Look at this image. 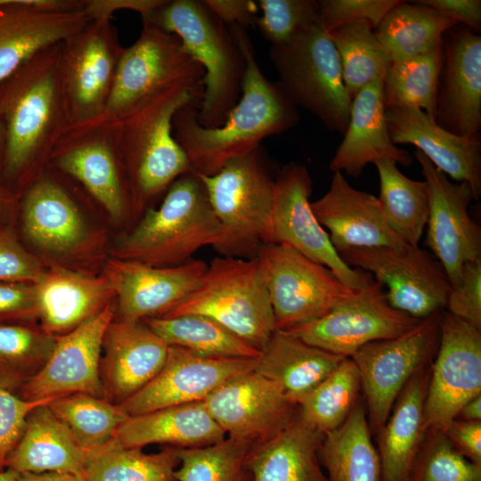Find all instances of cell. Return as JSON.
Wrapping results in <instances>:
<instances>
[{"instance_id": "d590c367", "label": "cell", "mask_w": 481, "mask_h": 481, "mask_svg": "<svg viewBox=\"0 0 481 481\" xmlns=\"http://www.w3.org/2000/svg\"><path fill=\"white\" fill-rule=\"evenodd\" d=\"M371 434L367 413L356 404L341 426L324 435L319 461L328 481H381L380 460Z\"/></svg>"}, {"instance_id": "ba28073f", "label": "cell", "mask_w": 481, "mask_h": 481, "mask_svg": "<svg viewBox=\"0 0 481 481\" xmlns=\"http://www.w3.org/2000/svg\"><path fill=\"white\" fill-rule=\"evenodd\" d=\"M202 66L179 37L143 22L138 39L125 48L102 114L119 119L160 96L178 89L203 98Z\"/></svg>"}, {"instance_id": "9f6ffc18", "label": "cell", "mask_w": 481, "mask_h": 481, "mask_svg": "<svg viewBox=\"0 0 481 481\" xmlns=\"http://www.w3.org/2000/svg\"><path fill=\"white\" fill-rule=\"evenodd\" d=\"M415 2L435 9L477 33L481 30L480 0H419Z\"/></svg>"}, {"instance_id": "4316f807", "label": "cell", "mask_w": 481, "mask_h": 481, "mask_svg": "<svg viewBox=\"0 0 481 481\" xmlns=\"http://www.w3.org/2000/svg\"><path fill=\"white\" fill-rule=\"evenodd\" d=\"M47 167L19 197L21 230L32 244L65 252L82 241L85 224L63 174Z\"/></svg>"}, {"instance_id": "f907efd6", "label": "cell", "mask_w": 481, "mask_h": 481, "mask_svg": "<svg viewBox=\"0 0 481 481\" xmlns=\"http://www.w3.org/2000/svg\"><path fill=\"white\" fill-rule=\"evenodd\" d=\"M45 270L20 241L11 224H0V281L37 283Z\"/></svg>"}, {"instance_id": "e575fe53", "label": "cell", "mask_w": 481, "mask_h": 481, "mask_svg": "<svg viewBox=\"0 0 481 481\" xmlns=\"http://www.w3.org/2000/svg\"><path fill=\"white\" fill-rule=\"evenodd\" d=\"M323 436L298 414L287 428L250 451L252 481H328L319 461Z\"/></svg>"}, {"instance_id": "db71d44e", "label": "cell", "mask_w": 481, "mask_h": 481, "mask_svg": "<svg viewBox=\"0 0 481 481\" xmlns=\"http://www.w3.org/2000/svg\"><path fill=\"white\" fill-rule=\"evenodd\" d=\"M34 283L0 281V322L37 319Z\"/></svg>"}, {"instance_id": "7402d4cb", "label": "cell", "mask_w": 481, "mask_h": 481, "mask_svg": "<svg viewBox=\"0 0 481 481\" xmlns=\"http://www.w3.org/2000/svg\"><path fill=\"white\" fill-rule=\"evenodd\" d=\"M115 312L116 306L110 303L75 330L57 337L44 368L17 395L31 401L73 393L104 398L100 361L103 337Z\"/></svg>"}, {"instance_id": "277c9868", "label": "cell", "mask_w": 481, "mask_h": 481, "mask_svg": "<svg viewBox=\"0 0 481 481\" xmlns=\"http://www.w3.org/2000/svg\"><path fill=\"white\" fill-rule=\"evenodd\" d=\"M220 231L205 185L190 169L171 183L158 208H147L118 241L114 255L151 266H175L192 259L200 249L213 247Z\"/></svg>"}, {"instance_id": "680465c9", "label": "cell", "mask_w": 481, "mask_h": 481, "mask_svg": "<svg viewBox=\"0 0 481 481\" xmlns=\"http://www.w3.org/2000/svg\"><path fill=\"white\" fill-rule=\"evenodd\" d=\"M208 9L226 25L247 29L254 25L257 4L251 0H204Z\"/></svg>"}, {"instance_id": "52a82bcc", "label": "cell", "mask_w": 481, "mask_h": 481, "mask_svg": "<svg viewBox=\"0 0 481 481\" xmlns=\"http://www.w3.org/2000/svg\"><path fill=\"white\" fill-rule=\"evenodd\" d=\"M198 175L221 228L213 248L224 257L255 258L269 224L275 179L262 146L213 175Z\"/></svg>"}, {"instance_id": "6f0895ef", "label": "cell", "mask_w": 481, "mask_h": 481, "mask_svg": "<svg viewBox=\"0 0 481 481\" xmlns=\"http://www.w3.org/2000/svg\"><path fill=\"white\" fill-rule=\"evenodd\" d=\"M166 0H84V10L93 19L111 18L113 12L122 9L140 13L147 20Z\"/></svg>"}, {"instance_id": "11a10c76", "label": "cell", "mask_w": 481, "mask_h": 481, "mask_svg": "<svg viewBox=\"0 0 481 481\" xmlns=\"http://www.w3.org/2000/svg\"><path fill=\"white\" fill-rule=\"evenodd\" d=\"M444 433L461 455L481 467V421L454 419Z\"/></svg>"}, {"instance_id": "cb8c5ba5", "label": "cell", "mask_w": 481, "mask_h": 481, "mask_svg": "<svg viewBox=\"0 0 481 481\" xmlns=\"http://www.w3.org/2000/svg\"><path fill=\"white\" fill-rule=\"evenodd\" d=\"M168 346L143 322L113 319L106 329L100 361L103 397L121 404L161 370Z\"/></svg>"}, {"instance_id": "484cf974", "label": "cell", "mask_w": 481, "mask_h": 481, "mask_svg": "<svg viewBox=\"0 0 481 481\" xmlns=\"http://www.w3.org/2000/svg\"><path fill=\"white\" fill-rule=\"evenodd\" d=\"M311 208L338 251L349 248L406 244L387 223L374 195L352 187L342 173L333 174L328 192Z\"/></svg>"}, {"instance_id": "8fae6325", "label": "cell", "mask_w": 481, "mask_h": 481, "mask_svg": "<svg viewBox=\"0 0 481 481\" xmlns=\"http://www.w3.org/2000/svg\"><path fill=\"white\" fill-rule=\"evenodd\" d=\"M49 167L78 183L115 219L134 200L122 160L116 121L104 114L71 125L61 136Z\"/></svg>"}, {"instance_id": "ffe728a7", "label": "cell", "mask_w": 481, "mask_h": 481, "mask_svg": "<svg viewBox=\"0 0 481 481\" xmlns=\"http://www.w3.org/2000/svg\"><path fill=\"white\" fill-rule=\"evenodd\" d=\"M256 359L217 358L169 346L159 373L119 406L135 416L166 407L204 401L225 382L257 366Z\"/></svg>"}, {"instance_id": "be15d7a7", "label": "cell", "mask_w": 481, "mask_h": 481, "mask_svg": "<svg viewBox=\"0 0 481 481\" xmlns=\"http://www.w3.org/2000/svg\"><path fill=\"white\" fill-rule=\"evenodd\" d=\"M4 149H5V134H4V126L0 122V183H1V175H2V170H3L4 157Z\"/></svg>"}, {"instance_id": "7dc6e473", "label": "cell", "mask_w": 481, "mask_h": 481, "mask_svg": "<svg viewBox=\"0 0 481 481\" xmlns=\"http://www.w3.org/2000/svg\"><path fill=\"white\" fill-rule=\"evenodd\" d=\"M410 481H481V467L461 455L442 431H428Z\"/></svg>"}, {"instance_id": "7c38bea8", "label": "cell", "mask_w": 481, "mask_h": 481, "mask_svg": "<svg viewBox=\"0 0 481 481\" xmlns=\"http://www.w3.org/2000/svg\"><path fill=\"white\" fill-rule=\"evenodd\" d=\"M313 182L307 168L295 161L284 165L274 179L272 213L263 244H285L329 268L352 290L368 285V272L348 266L316 219L309 198Z\"/></svg>"}, {"instance_id": "6125c7cd", "label": "cell", "mask_w": 481, "mask_h": 481, "mask_svg": "<svg viewBox=\"0 0 481 481\" xmlns=\"http://www.w3.org/2000/svg\"><path fill=\"white\" fill-rule=\"evenodd\" d=\"M455 419L467 421H481V394L464 404Z\"/></svg>"}, {"instance_id": "9a60e30c", "label": "cell", "mask_w": 481, "mask_h": 481, "mask_svg": "<svg viewBox=\"0 0 481 481\" xmlns=\"http://www.w3.org/2000/svg\"><path fill=\"white\" fill-rule=\"evenodd\" d=\"M124 50L111 18L93 19L61 42L60 76L71 125L104 112Z\"/></svg>"}, {"instance_id": "bcb514c9", "label": "cell", "mask_w": 481, "mask_h": 481, "mask_svg": "<svg viewBox=\"0 0 481 481\" xmlns=\"http://www.w3.org/2000/svg\"><path fill=\"white\" fill-rule=\"evenodd\" d=\"M251 448L230 437L200 447L175 448L176 481H243Z\"/></svg>"}, {"instance_id": "5bb4252c", "label": "cell", "mask_w": 481, "mask_h": 481, "mask_svg": "<svg viewBox=\"0 0 481 481\" xmlns=\"http://www.w3.org/2000/svg\"><path fill=\"white\" fill-rule=\"evenodd\" d=\"M350 267L368 272L387 288L389 305L414 318L443 311L452 289L442 264L419 246L349 248L338 251Z\"/></svg>"}, {"instance_id": "f1b7e54d", "label": "cell", "mask_w": 481, "mask_h": 481, "mask_svg": "<svg viewBox=\"0 0 481 481\" xmlns=\"http://www.w3.org/2000/svg\"><path fill=\"white\" fill-rule=\"evenodd\" d=\"M91 20L85 10L48 12L21 0H0V83L36 53L62 42Z\"/></svg>"}, {"instance_id": "d6986e66", "label": "cell", "mask_w": 481, "mask_h": 481, "mask_svg": "<svg viewBox=\"0 0 481 481\" xmlns=\"http://www.w3.org/2000/svg\"><path fill=\"white\" fill-rule=\"evenodd\" d=\"M413 157L421 167L429 195L425 244L454 287L463 265L481 257V230L468 211L473 194L466 182H451L419 151Z\"/></svg>"}, {"instance_id": "8d00e7d4", "label": "cell", "mask_w": 481, "mask_h": 481, "mask_svg": "<svg viewBox=\"0 0 481 481\" xmlns=\"http://www.w3.org/2000/svg\"><path fill=\"white\" fill-rule=\"evenodd\" d=\"M457 24L431 7L403 1L373 31L391 62H397L429 52L441 43L443 34Z\"/></svg>"}, {"instance_id": "ac0fdd59", "label": "cell", "mask_w": 481, "mask_h": 481, "mask_svg": "<svg viewBox=\"0 0 481 481\" xmlns=\"http://www.w3.org/2000/svg\"><path fill=\"white\" fill-rule=\"evenodd\" d=\"M203 402L225 436L251 450L287 428L298 414L282 388L255 371L225 382Z\"/></svg>"}, {"instance_id": "d4e9b609", "label": "cell", "mask_w": 481, "mask_h": 481, "mask_svg": "<svg viewBox=\"0 0 481 481\" xmlns=\"http://www.w3.org/2000/svg\"><path fill=\"white\" fill-rule=\"evenodd\" d=\"M388 133L397 144H412L447 176L466 182L473 198L481 194V139L461 137L439 126L416 108H385Z\"/></svg>"}, {"instance_id": "816d5d0a", "label": "cell", "mask_w": 481, "mask_h": 481, "mask_svg": "<svg viewBox=\"0 0 481 481\" xmlns=\"http://www.w3.org/2000/svg\"><path fill=\"white\" fill-rule=\"evenodd\" d=\"M56 397L26 400L0 385V471L5 469L7 457L21 437L30 412Z\"/></svg>"}, {"instance_id": "f546056e", "label": "cell", "mask_w": 481, "mask_h": 481, "mask_svg": "<svg viewBox=\"0 0 481 481\" xmlns=\"http://www.w3.org/2000/svg\"><path fill=\"white\" fill-rule=\"evenodd\" d=\"M35 285L40 327L55 338L98 314L116 296L106 275L89 277L64 269L45 271Z\"/></svg>"}, {"instance_id": "f6af8a7d", "label": "cell", "mask_w": 481, "mask_h": 481, "mask_svg": "<svg viewBox=\"0 0 481 481\" xmlns=\"http://www.w3.org/2000/svg\"><path fill=\"white\" fill-rule=\"evenodd\" d=\"M440 65L441 43L423 54L391 62L383 78L385 108H416L435 120Z\"/></svg>"}, {"instance_id": "91938a15", "label": "cell", "mask_w": 481, "mask_h": 481, "mask_svg": "<svg viewBox=\"0 0 481 481\" xmlns=\"http://www.w3.org/2000/svg\"><path fill=\"white\" fill-rule=\"evenodd\" d=\"M19 197L0 183V224H10L9 220L17 212Z\"/></svg>"}, {"instance_id": "603a6c76", "label": "cell", "mask_w": 481, "mask_h": 481, "mask_svg": "<svg viewBox=\"0 0 481 481\" xmlns=\"http://www.w3.org/2000/svg\"><path fill=\"white\" fill-rule=\"evenodd\" d=\"M208 264L201 259L167 267L113 259L106 276L118 298L117 320L136 322L162 317L198 286Z\"/></svg>"}, {"instance_id": "d6a6232c", "label": "cell", "mask_w": 481, "mask_h": 481, "mask_svg": "<svg viewBox=\"0 0 481 481\" xmlns=\"http://www.w3.org/2000/svg\"><path fill=\"white\" fill-rule=\"evenodd\" d=\"M87 453L48 404L33 409L24 431L5 461L17 473L84 474Z\"/></svg>"}, {"instance_id": "836d02e7", "label": "cell", "mask_w": 481, "mask_h": 481, "mask_svg": "<svg viewBox=\"0 0 481 481\" xmlns=\"http://www.w3.org/2000/svg\"><path fill=\"white\" fill-rule=\"evenodd\" d=\"M344 358L276 330L262 350L255 371L278 384L298 406Z\"/></svg>"}, {"instance_id": "7bdbcfd3", "label": "cell", "mask_w": 481, "mask_h": 481, "mask_svg": "<svg viewBox=\"0 0 481 481\" xmlns=\"http://www.w3.org/2000/svg\"><path fill=\"white\" fill-rule=\"evenodd\" d=\"M328 35L338 52L345 88L351 102L363 86L384 78L391 60L369 22H350Z\"/></svg>"}, {"instance_id": "6da1fadb", "label": "cell", "mask_w": 481, "mask_h": 481, "mask_svg": "<svg viewBox=\"0 0 481 481\" xmlns=\"http://www.w3.org/2000/svg\"><path fill=\"white\" fill-rule=\"evenodd\" d=\"M60 43L50 45L0 83L5 134L1 183L20 197L46 169L71 126L60 76Z\"/></svg>"}, {"instance_id": "681fc988", "label": "cell", "mask_w": 481, "mask_h": 481, "mask_svg": "<svg viewBox=\"0 0 481 481\" xmlns=\"http://www.w3.org/2000/svg\"><path fill=\"white\" fill-rule=\"evenodd\" d=\"M399 0H321L318 24L327 34L345 24L366 20L374 29Z\"/></svg>"}, {"instance_id": "f5cc1de1", "label": "cell", "mask_w": 481, "mask_h": 481, "mask_svg": "<svg viewBox=\"0 0 481 481\" xmlns=\"http://www.w3.org/2000/svg\"><path fill=\"white\" fill-rule=\"evenodd\" d=\"M445 307L451 314L481 330V257L463 265Z\"/></svg>"}, {"instance_id": "30bf717a", "label": "cell", "mask_w": 481, "mask_h": 481, "mask_svg": "<svg viewBox=\"0 0 481 481\" xmlns=\"http://www.w3.org/2000/svg\"><path fill=\"white\" fill-rule=\"evenodd\" d=\"M256 257L264 273L276 330H289L322 318L357 291L290 246L262 244Z\"/></svg>"}, {"instance_id": "b9f144b4", "label": "cell", "mask_w": 481, "mask_h": 481, "mask_svg": "<svg viewBox=\"0 0 481 481\" xmlns=\"http://www.w3.org/2000/svg\"><path fill=\"white\" fill-rule=\"evenodd\" d=\"M48 406L69 428L87 455L112 441L120 425L129 417L119 405L87 393L58 396Z\"/></svg>"}, {"instance_id": "74e56055", "label": "cell", "mask_w": 481, "mask_h": 481, "mask_svg": "<svg viewBox=\"0 0 481 481\" xmlns=\"http://www.w3.org/2000/svg\"><path fill=\"white\" fill-rule=\"evenodd\" d=\"M169 346H179L195 354L217 358L258 360L262 352L226 327L201 314L153 317L143 321Z\"/></svg>"}, {"instance_id": "5b68a950", "label": "cell", "mask_w": 481, "mask_h": 481, "mask_svg": "<svg viewBox=\"0 0 481 481\" xmlns=\"http://www.w3.org/2000/svg\"><path fill=\"white\" fill-rule=\"evenodd\" d=\"M202 98L178 89L115 119L118 146L134 205L144 206L166 193L188 172V158L173 135L172 121L182 107L199 110Z\"/></svg>"}, {"instance_id": "2e32d148", "label": "cell", "mask_w": 481, "mask_h": 481, "mask_svg": "<svg viewBox=\"0 0 481 481\" xmlns=\"http://www.w3.org/2000/svg\"><path fill=\"white\" fill-rule=\"evenodd\" d=\"M421 320L392 307L385 288L373 279L322 318L284 331L328 352L351 357L363 346L404 334Z\"/></svg>"}, {"instance_id": "c3c4849f", "label": "cell", "mask_w": 481, "mask_h": 481, "mask_svg": "<svg viewBox=\"0 0 481 481\" xmlns=\"http://www.w3.org/2000/svg\"><path fill=\"white\" fill-rule=\"evenodd\" d=\"M263 14L254 25L271 45L289 41L304 29L318 22V1L259 0Z\"/></svg>"}, {"instance_id": "94428289", "label": "cell", "mask_w": 481, "mask_h": 481, "mask_svg": "<svg viewBox=\"0 0 481 481\" xmlns=\"http://www.w3.org/2000/svg\"><path fill=\"white\" fill-rule=\"evenodd\" d=\"M16 481H86L84 476L64 472L19 473Z\"/></svg>"}, {"instance_id": "8992f818", "label": "cell", "mask_w": 481, "mask_h": 481, "mask_svg": "<svg viewBox=\"0 0 481 481\" xmlns=\"http://www.w3.org/2000/svg\"><path fill=\"white\" fill-rule=\"evenodd\" d=\"M183 314L212 318L261 352L276 330L257 257L212 259L195 289L162 317Z\"/></svg>"}, {"instance_id": "f35d334b", "label": "cell", "mask_w": 481, "mask_h": 481, "mask_svg": "<svg viewBox=\"0 0 481 481\" xmlns=\"http://www.w3.org/2000/svg\"><path fill=\"white\" fill-rule=\"evenodd\" d=\"M373 164L379 177L378 200L387 223L406 244L419 246L429 213L427 183L404 175L392 159Z\"/></svg>"}, {"instance_id": "4fadbf2b", "label": "cell", "mask_w": 481, "mask_h": 481, "mask_svg": "<svg viewBox=\"0 0 481 481\" xmlns=\"http://www.w3.org/2000/svg\"><path fill=\"white\" fill-rule=\"evenodd\" d=\"M441 312L404 334L366 344L350 357L360 374L371 431L382 428L405 385L436 355Z\"/></svg>"}, {"instance_id": "7a4b0ae2", "label": "cell", "mask_w": 481, "mask_h": 481, "mask_svg": "<svg viewBox=\"0 0 481 481\" xmlns=\"http://www.w3.org/2000/svg\"><path fill=\"white\" fill-rule=\"evenodd\" d=\"M245 61L241 95L224 125L216 128L200 126L198 109L180 108L172 121L173 135L185 152L191 170L213 175L224 164L261 146L268 136L293 127L299 120L298 107L278 82H271L261 71L246 29L228 25Z\"/></svg>"}, {"instance_id": "1f68e13d", "label": "cell", "mask_w": 481, "mask_h": 481, "mask_svg": "<svg viewBox=\"0 0 481 481\" xmlns=\"http://www.w3.org/2000/svg\"><path fill=\"white\" fill-rule=\"evenodd\" d=\"M226 437L203 401L174 405L129 416L114 439L123 447L168 444L175 448L209 445Z\"/></svg>"}, {"instance_id": "44dd1931", "label": "cell", "mask_w": 481, "mask_h": 481, "mask_svg": "<svg viewBox=\"0 0 481 481\" xmlns=\"http://www.w3.org/2000/svg\"><path fill=\"white\" fill-rule=\"evenodd\" d=\"M435 122L461 137L480 135L481 37L461 24L441 38Z\"/></svg>"}, {"instance_id": "e0dca14e", "label": "cell", "mask_w": 481, "mask_h": 481, "mask_svg": "<svg viewBox=\"0 0 481 481\" xmlns=\"http://www.w3.org/2000/svg\"><path fill=\"white\" fill-rule=\"evenodd\" d=\"M439 332L423 416L428 431L444 432L463 404L481 394V330L442 311Z\"/></svg>"}, {"instance_id": "ee69618b", "label": "cell", "mask_w": 481, "mask_h": 481, "mask_svg": "<svg viewBox=\"0 0 481 481\" xmlns=\"http://www.w3.org/2000/svg\"><path fill=\"white\" fill-rule=\"evenodd\" d=\"M360 388L358 369L350 357H346L298 404V418L325 435L346 420L356 404Z\"/></svg>"}, {"instance_id": "4dcf8cb0", "label": "cell", "mask_w": 481, "mask_h": 481, "mask_svg": "<svg viewBox=\"0 0 481 481\" xmlns=\"http://www.w3.org/2000/svg\"><path fill=\"white\" fill-rule=\"evenodd\" d=\"M430 371L428 363L411 378L397 397L392 413L377 433L381 481H410L428 433L423 411Z\"/></svg>"}, {"instance_id": "e7e4bbea", "label": "cell", "mask_w": 481, "mask_h": 481, "mask_svg": "<svg viewBox=\"0 0 481 481\" xmlns=\"http://www.w3.org/2000/svg\"><path fill=\"white\" fill-rule=\"evenodd\" d=\"M19 473L5 469L0 471V481H16L18 478Z\"/></svg>"}, {"instance_id": "ab89813d", "label": "cell", "mask_w": 481, "mask_h": 481, "mask_svg": "<svg viewBox=\"0 0 481 481\" xmlns=\"http://www.w3.org/2000/svg\"><path fill=\"white\" fill-rule=\"evenodd\" d=\"M55 344L32 321L0 322V385L17 394L44 368Z\"/></svg>"}, {"instance_id": "83f0119b", "label": "cell", "mask_w": 481, "mask_h": 481, "mask_svg": "<svg viewBox=\"0 0 481 481\" xmlns=\"http://www.w3.org/2000/svg\"><path fill=\"white\" fill-rule=\"evenodd\" d=\"M344 138L330 159L333 173L356 178L369 163L388 159L410 166L413 156L391 140L383 102V79L363 86L351 102L350 118Z\"/></svg>"}, {"instance_id": "60d3db41", "label": "cell", "mask_w": 481, "mask_h": 481, "mask_svg": "<svg viewBox=\"0 0 481 481\" xmlns=\"http://www.w3.org/2000/svg\"><path fill=\"white\" fill-rule=\"evenodd\" d=\"M178 464L175 447L146 453L113 439L88 455L83 476L86 481H176Z\"/></svg>"}, {"instance_id": "9c48e42d", "label": "cell", "mask_w": 481, "mask_h": 481, "mask_svg": "<svg viewBox=\"0 0 481 481\" xmlns=\"http://www.w3.org/2000/svg\"><path fill=\"white\" fill-rule=\"evenodd\" d=\"M269 57L278 83L292 102L314 114L330 131L344 135L351 100L338 52L318 22L284 44L271 45Z\"/></svg>"}, {"instance_id": "3957f363", "label": "cell", "mask_w": 481, "mask_h": 481, "mask_svg": "<svg viewBox=\"0 0 481 481\" xmlns=\"http://www.w3.org/2000/svg\"><path fill=\"white\" fill-rule=\"evenodd\" d=\"M179 37L202 66L203 98L199 124L221 126L241 95L246 61L228 25L197 0H166L147 20Z\"/></svg>"}]
</instances>
